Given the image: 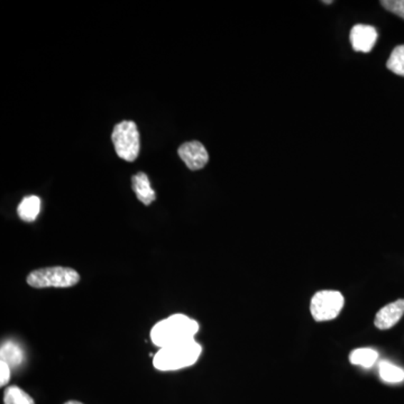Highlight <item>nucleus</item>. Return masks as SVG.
Here are the masks:
<instances>
[{
	"mask_svg": "<svg viewBox=\"0 0 404 404\" xmlns=\"http://www.w3.org/2000/svg\"><path fill=\"white\" fill-rule=\"evenodd\" d=\"M380 5L388 11L395 14L396 16L404 19V0H384Z\"/></svg>",
	"mask_w": 404,
	"mask_h": 404,
	"instance_id": "dca6fc26",
	"label": "nucleus"
},
{
	"mask_svg": "<svg viewBox=\"0 0 404 404\" xmlns=\"http://www.w3.org/2000/svg\"><path fill=\"white\" fill-rule=\"evenodd\" d=\"M0 358L6 364L9 365V368H17L24 360V353L23 349L14 341H6L5 344L0 349Z\"/></svg>",
	"mask_w": 404,
	"mask_h": 404,
	"instance_id": "9b49d317",
	"label": "nucleus"
},
{
	"mask_svg": "<svg viewBox=\"0 0 404 404\" xmlns=\"http://www.w3.org/2000/svg\"><path fill=\"white\" fill-rule=\"evenodd\" d=\"M350 43L356 52L368 53L378 40V31L370 25L357 24L350 31Z\"/></svg>",
	"mask_w": 404,
	"mask_h": 404,
	"instance_id": "0eeeda50",
	"label": "nucleus"
},
{
	"mask_svg": "<svg viewBox=\"0 0 404 404\" xmlns=\"http://www.w3.org/2000/svg\"><path fill=\"white\" fill-rule=\"evenodd\" d=\"M41 211V199L36 196H29L21 200L17 208V213L21 221L26 223H32L37 218V216L40 215Z\"/></svg>",
	"mask_w": 404,
	"mask_h": 404,
	"instance_id": "9d476101",
	"label": "nucleus"
},
{
	"mask_svg": "<svg viewBox=\"0 0 404 404\" xmlns=\"http://www.w3.org/2000/svg\"><path fill=\"white\" fill-rule=\"evenodd\" d=\"M201 352L202 347L193 339L181 344L160 348L154 355L153 364L156 370L163 372L181 370L189 368L197 362Z\"/></svg>",
	"mask_w": 404,
	"mask_h": 404,
	"instance_id": "f03ea898",
	"label": "nucleus"
},
{
	"mask_svg": "<svg viewBox=\"0 0 404 404\" xmlns=\"http://www.w3.org/2000/svg\"><path fill=\"white\" fill-rule=\"evenodd\" d=\"M404 315V300H396L378 311L375 317V325L380 330H386L399 323Z\"/></svg>",
	"mask_w": 404,
	"mask_h": 404,
	"instance_id": "6e6552de",
	"label": "nucleus"
},
{
	"mask_svg": "<svg viewBox=\"0 0 404 404\" xmlns=\"http://www.w3.org/2000/svg\"><path fill=\"white\" fill-rule=\"evenodd\" d=\"M80 276L76 270L64 266L35 270L27 276L26 282L35 289L45 288H71L79 283Z\"/></svg>",
	"mask_w": 404,
	"mask_h": 404,
	"instance_id": "7ed1b4c3",
	"label": "nucleus"
},
{
	"mask_svg": "<svg viewBox=\"0 0 404 404\" xmlns=\"http://www.w3.org/2000/svg\"><path fill=\"white\" fill-rule=\"evenodd\" d=\"M11 378V368L5 362H0V385L5 386Z\"/></svg>",
	"mask_w": 404,
	"mask_h": 404,
	"instance_id": "f3484780",
	"label": "nucleus"
},
{
	"mask_svg": "<svg viewBox=\"0 0 404 404\" xmlns=\"http://www.w3.org/2000/svg\"><path fill=\"white\" fill-rule=\"evenodd\" d=\"M380 376L388 383H400L404 380V370L392 363L384 360L380 363Z\"/></svg>",
	"mask_w": 404,
	"mask_h": 404,
	"instance_id": "ddd939ff",
	"label": "nucleus"
},
{
	"mask_svg": "<svg viewBox=\"0 0 404 404\" xmlns=\"http://www.w3.org/2000/svg\"><path fill=\"white\" fill-rule=\"evenodd\" d=\"M199 330L197 321L184 315H173L160 321L151 330V339L155 346H172L193 340Z\"/></svg>",
	"mask_w": 404,
	"mask_h": 404,
	"instance_id": "f257e3e1",
	"label": "nucleus"
},
{
	"mask_svg": "<svg viewBox=\"0 0 404 404\" xmlns=\"http://www.w3.org/2000/svg\"><path fill=\"white\" fill-rule=\"evenodd\" d=\"M131 186L137 199L145 206H150L156 199V193L151 186L150 178L144 172H139L131 178Z\"/></svg>",
	"mask_w": 404,
	"mask_h": 404,
	"instance_id": "1a4fd4ad",
	"label": "nucleus"
},
{
	"mask_svg": "<svg viewBox=\"0 0 404 404\" xmlns=\"http://www.w3.org/2000/svg\"><path fill=\"white\" fill-rule=\"evenodd\" d=\"M344 297L338 291H320L311 300V315L317 321L333 320L344 307Z\"/></svg>",
	"mask_w": 404,
	"mask_h": 404,
	"instance_id": "39448f33",
	"label": "nucleus"
},
{
	"mask_svg": "<svg viewBox=\"0 0 404 404\" xmlns=\"http://www.w3.org/2000/svg\"><path fill=\"white\" fill-rule=\"evenodd\" d=\"M378 354L372 348L355 349L354 352L349 356L350 363L354 365H360L363 368H370L378 360Z\"/></svg>",
	"mask_w": 404,
	"mask_h": 404,
	"instance_id": "f8f14e48",
	"label": "nucleus"
},
{
	"mask_svg": "<svg viewBox=\"0 0 404 404\" xmlns=\"http://www.w3.org/2000/svg\"><path fill=\"white\" fill-rule=\"evenodd\" d=\"M5 404H35L32 396L23 391L19 386H9L4 394Z\"/></svg>",
	"mask_w": 404,
	"mask_h": 404,
	"instance_id": "4468645a",
	"label": "nucleus"
},
{
	"mask_svg": "<svg viewBox=\"0 0 404 404\" xmlns=\"http://www.w3.org/2000/svg\"><path fill=\"white\" fill-rule=\"evenodd\" d=\"M64 404H84V403H81V402H79V401H69V402H66V403H64Z\"/></svg>",
	"mask_w": 404,
	"mask_h": 404,
	"instance_id": "a211bd4d",
	"label": "nucleus"
},
{
	"mask_svg": "<svg viewBox=\"0 0 404 404\" xmlns=\"http://www.w3.org/2000/svg\"><path fill=\"white\" fill-rule=\"evenodd\" d=\"M111 141L116 153L121 160L134 162L141 151V139L136 123L131 121H123L113 127Z\"/></svg>",
	"mask_w": 404,
	"mask_h": 404,
	"instance_id": "20e7f679",
	"label": "nucleus"
},
{
	"mask_svg": "<svg viewBox=\"0 0 404 404\" xmlns=\"http://www.w3.org/2000/svg\"><path fill=\"white\" fill-rule=\"evenodd\" d=\"M323 4H328V5H330V4H333V1H331V0H329V1H323Z\"/></svg>",
	"mask_w": 404,
	"mask_h": 404,
	"instance_id": "6ab92c4d",
	"label": "nucleus"
},
{
	"mask_svg": "<svg viewBox=\"0 0 404 404\" xmlns=\"http://www.w3.org/2000/svg\"><path fill=\"white\" fill-rule=\"evenodd\" d=\"M388 70L398 74V76H404V45L396 46L392 51L391 56L388 58V64H386Z\"/></svg>",
	"mask_w": 404,
	"mask_h": 404,
	"instance_id": "2eb2a0df",
	"label": "nucleus"
},
{
	"mask_svg": "<svg viewBox=\"0 0 404 404\" xmlns=\"http://www.w3.org/2000/svg\"><path fill=\"white\" fill-rule=\"evenodd\" d=\"M178 154L186 163V166L192 171L201 170L209 161V155L206 147L198 141H191L182 144L178 147Z\"/></svg>",
	"mask_w": 404,
	"mask_h": 404,
	"instance_id": "423d86ee",
	"label": "nucleus"
}]
</instances>
